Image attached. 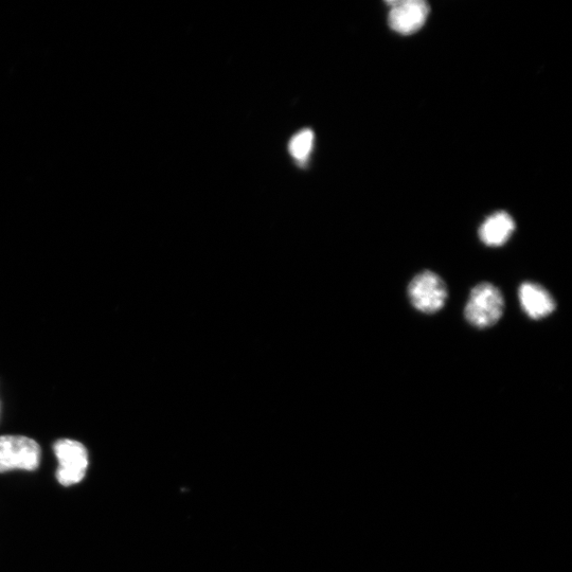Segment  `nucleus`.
<instances>
[{
    "instance_id": "f257e3e1",
    "label": "nucleus",
    "mask_w": 572,
    "mask_h": 572,
    "mask_svg": "<svg viewBox=\"0 0 572 572\" xmlns=\"http://www.w3.org/2000/svg\"><path fill=\"white\" fill-rule=\"evenodd\" d=\"M505 313V297L496 285L480 282L471 290L463 310L467 323L478 330L494 327Z\"/></svg>"
},
{
    "instance_id": "f03ea898",
    "label": "nucleus",
    "mask_w": 572,
    "mask_h": 572,
    "mask_svg": "<svg viewBox=\"0 0 572 572\" xmlns=\"http://www.w3.org/2000/svg\"><path fill=\"white\" fill-rule=\"evenodd\" d=\"M407 297L417 311L433 315L444 308L449 298L448 285L437 273L425 270L410 280Z\"/></svg>"
},
{
    "instance_id": "7ed1b4c3",
    "label": "nucleus",
    "mask_w": 572,
    "mask_h": 572,
    "mask_svg": "<svg viewBox=\"0 0 572 572\" xmlns=\"http://www.w3.org/2000/svg\"><path fill=\"white\" fill-rule=\"evenodd\" d=\"M42 457L37 441L24 436L0 437V473L13 470L35 471Z\"/></svg>"
},
{
    "instance_id": "20e7f679",
    "label": "nucleus",
    "mask_w": 572,
    "mask_h": 572,
    "mask_svg": "<svg viewBox=\"0 0 572 572\" xmlns=\"http://www.w3.org/2000/svg\"><path fill=\"white\" fill-rule=\"evenodd\" d=\"M59 461L57 479L64 487L79 484L88 469V453L85 446L71 439H61L53 446Z\"/></svg>"
},
{
    "instance_id": "39448f33",
    "label": "nucleus",
    "mask_w": 572,
    "mask_h": 572,
    "mask_svg": "<svg viewBox=\"0 0 572 572\" xmlns=\"http://www.w3.org/2000/svg\"><path fill=\"white\" fill-rule=\"evenodd\" d=\"M387 4L391 7L389 26L401 34L417 32L425 24L429 14V6L423 0H393Z\"/></svg>"
},
{
    "instance_id": "423d86ee",
    "label": "nucleus",
    "mask_w": 572,
    "mask_h": 572,
    "mask_svg": "<svg viewBox=\"0 0 572 572\" xmlns=\"http://www.w3.org/2000/svg\"><path fill=\"white\" fill-rule=\"evenodd\" d=\"M518 299L525 314L532 320H543L557 310V301L540 283L523 282L518 289Z\"/></svg>"
},
{
    "instance_id": "0eeeda50",
    "label": "nucleus",
    "mask_w": 572,
    "mask_h": 572,
    "mask_svg": "<svg viewBox=\"0 0 572 572\" xmlns=\"http://www.w3.org/2000/svg\"><path fill=\"white\" fill-rule=\"evenodd\" d=\"M515 222L507 212H496L481 224L478 235L486 246L500 247L512 237Z\"/></svg>"
},
{
    "instance_id": "6e6552de",
    "label": "nucleus",
    "mask_w": 572,
    "mask_h": 572,
    "mask_svg": "<svg viewBox=\"0 0 572 572\" xmlns=\"http://www.w3.org/2000/svg\"><path fill=\"white\" fill-rule=\"evenodd\" d=\"M314 146V133L309 130H302L296 134L289 143L290 154L297 162H306Z\"/></svg>"
}]
</instances>
